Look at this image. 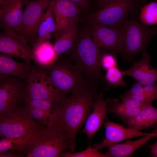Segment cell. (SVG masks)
Instances as JSON below:
<instances>
[{"label":"cell","instance_id":"1","mask_svg":"<svg viewBox=\"0 0 157 157\" xmlns=\"http://www.w3.org/2000/svg\"><path fill=\"white\" fill-rule=\"evenodd\" d=\"M97 94L94 87L88 85L56 103L60 124L70 141L71 152L75 150L76 135L90 113Z\"/></svg>","mask_w":157,"mask_h":157},{"label":"cell","instance_id":"2","mask_svg":"<svg viewBox=\"0 0 157 157\" xmlns=\"http://www.w3.org/2000/svg\"><path fill=\"white\" fill-rule=\"evenodd\" d=\"M70 145L69 138L61 125L46 126L31 138L24 154L27 157H59Z\"/></svg>","mask_w":157,"mask_h":157},{"label":"cell","instance_id":"3","mask_svg":"<svg viewBox=\"0 0 157 157\" xmlns=\"http://www.w3.org/2000/svg\"><path fill=\"white\" fill-rule=\"evenodd\" d=\"M89 31L83 33L72 48L68 59L80 70L89 85L100 79V49L94 42Z\"/></svg>","mask_w":157,"mask_h":157},{"label":"cell","instance_id":"4","mask_svg":"<svg viewBox=\"0 0 157 157\" xmlns=\"http://www.w3.org/2000/svg\"><path fill=\"white\" fill-rule=\"evenodd\" d=\"M45 69L52 85L66 97L90 85L75 65L60 56Z\"/></svg>","mask_w":157,"mask_h":157},{"label":"cell","instance_id":"5","mask_svg":"<svg viewBox=\"0 0 157 157\" xmlns=\"http://www.w3.org/2000/svg\"><path fill=\"white\" fill-rule=\"evenodd\" d=\"M122 26L121 53L127 60H131L138 53L145 50L152 38L157 33V26L145 25L134 17L126 20Z\"/></svg>","mask_w":157,"mask_h":157},{"label":"cell","instance_id":"6","mask_svg":"<svg viewBox=\"0 0 157 157\" xmlns=\"http://www.w3.org/2000/svg\"><path fill=\"white\" fill-rule=\"evenodd\" d=\"M31 117L24 108L18 106L0 116V135L2 139L31 137L44 127Z\"/></svg>","mask_w":157,"mask_h":157},{"label":"cell","instance_id":"7","mask_svg":"<svg viewBox=\"0 0 157 157\" xmlns=\"http://www.w3.org/2000/svg\"><path fill=\"white\" fill-rule=\"evenodd\" d=\"M139 1L142 2L141 0H116L93 14L90 20L93 24L121 27L137 8Z\"/></svg>","mask_w":157,"mask_h":157},{"label":"cell","instance_id":"8","mask_svg":"<svg viewBox=\"0 0 157 157\" xmlns=\"http://www.w3.org/2000/svg\"><path fill=\"white\" fill-rule=\"evenodd\" d=\"M26 83L24 99H40L58 103L66 97L52 85L45 69L39 67L33 68Z\"/></svg>","mask_w":157,"mask_h":157},{"label":"cell","instance_id":"9","mask_svg":"<svg viewBox=\"0 0 157 157\" xmlns=\"http://www.w3.org/2000/svg\"><path fill=\"white\" fill-rule=\"evenodd\" d=\"M0 116L18 106L25 97L26 81L9 76L0 75Z\"/></svg>","mask_w":157,"mask_h":157},{"label":"cell","instance_id":"10","mask_svg":"<svg viewBox=\"0 0 157 157\" xmlns=\"http://www.w3.org/2000/svg\"><path fill=\"white\" fill-rule=\"evenodd\" d=\"M51 0H35L28 1L23 13L21 35L28 43L35 42L38 30L45 10Z\"/></svg>","mask_w":157,"mask_h":157},{"label":"cell","instance_id":"11","mask_svg":"<svg viewBox=\"0 0 157 157\" xmlns=\"http://www.w3.org/2000/svg\"><path fill=\"white\" fill-rule=\"evenodd\" d=\"M0 34L1 53L20 58L30 63L32 60V50L25 39L13 31L3 29Z\"/></svg>","mask_w":157,"mask_h":157},{"label":"cell","instance_id":"12","mask_svg":"<svg viewBox=\"0 0 157 157\" xmlns=\"http://www.w3.org/2000/svg\"><path fill=\"white\" fill-rule=\"evenodd\" d=\"M92 39L100 49L113 53H121L122 28L93 24L89 31Z\"/></svg>","mask_w":157,"mask_h":157},{"label":"cell","instance_id":"13","mask_svg":"<svg viewBox=\"0 0 157 157\" xmlns=\"http://www.w3.org/2000/svg\"><path fill=\"white\" fill-rule=\"evenodd\" d=\"M24 101L25 110L33 119L46 126L60 125L56 103L31 99Z\"/></svg>","mask_w":157,"mask_h":157},{"label":"cell","instance_id":"14","mask_svg":"<svg viewBox=\"0 0 157 157\" xmlns=\"http://www.w3.org/2000/svg\"><path fill=\"white\" fill-rule=\"evenodd\" d=\"M105 120L104 123L105 129L104 138L101 142L92 145L93 147L98 150L126 140L137 137H142L151 133L126 127L111 121L107 117Z\"/></svg>","mask_w":157,"mask_h":157},{"label":"cell","instance_id":"15","mask_svg":"<svg viewBox=\"0 0 157 157\" xmlns=\"http://www.w3.org/2000/svg\"><path fill=\"white\" fill-rule=\"evenodd\" d=\"M26 0H8L0 6L1 27L10 29L21 35L23 7Z\"/></svg>","mask_w":157,"mask_h":157},{"label":"cell","instance_id":"16","mask_svg":"<svg viewBox=\"0 0 157 157\" xmlns=\"http://www.w3.org/2000/svg\"><path fill=\"white\" fill-rule=\"evenodd\" d=\"M150 57L145 50L143 51L139 61L134 62L129 69L122 71L123 75L131 77L143 85L156 83L157 81V70L151 65Z\"/></svg>","mask_w":157,"mask_h":157},{"label":"cell","instance_id":"17","mask_svg":"<svg viewBox=\"0 0 157 157\" xmlns=\"http://www.w3.org/2000/svg\"><path fill=\"white\" fill-rule=\"evenodd\" d=\"M93 111L88 117L82 132L86 134L90 140L102 125L107 117V103L103 94H97L92 105Z\"/></svg>","mask_w":157,"mask_h":157},{"label":"cell","instance_id":"18","mask_svg":"<svg viewBox=\"0 0 157 157\" xmlns=\"http://www.w3.org/2000/svg\"><path fill=\"white\" fill-rule=\"evenodd\" d=\"M32 68L30 63L18 62L9 56L0 54V75L11 76L26 81Z\"/></svg>","mask_w":157,"mask_h":157},{"label":"cell","instance_id":"19","mask_svg":"<svg viewBox=\"0 0 157 157\" xmlns=\"http://www.w3.org/2000/svg\"><path fill=\"white\" fill-rule=\"evenodd\" d=\"M157 137V128L150 134L136 140L109 145L107 147L108 151L105 154L106 157H131L137 150L151 139Z\"/></svg>","mask_w":157,"mask_h":157},{"label":"cell","instance_id":"20","mask_svg":"<svg viewBox=\"0 0 157 157\" xmlns=\"http://www.w3.org/2000/svg\"><path fill=\"white\" fill-rule=\"evenodd\" d=\"M32 60L38 67L45 69L56 59L58 56L53 45L49 41H44L33 44Z\"/></svg>","mask_w":157,"mask_h":157},{"label":"cell","instance_id":"21","mask_svg":"<svg viewBox=\"0 0 157 157\" xmlns=\"http://www.w3.org/2000/svg\"><path fill=\"white\" fill-rule=\"evenodd\" d=\"M128 127L141 130L157 124V108L149 105L133 117L123 122Z\"/></svg>","mask_w":157,"mask_h":157},{"label":"cell","instance_id":"22","mask_svg":"<svg viewBox=\"0 0 157 157\" xmlns=\"http://www.w3.org/2000/svg\"><path fill=\"white\" fill-rule=\"evenodd\" d=\"M77 35L76 23L56 36L53 46L58 57L72 48L77 39Z\"/></svg>","mask_w":157,"mask_h":157},{"label":"cell","instance_id":"23","mask_svg":"<svg viewBox=\"0 0 157 157\" xmlns=\"http://www.w3.org/2000/svg\"><path fill=\"white\" fill-rule=\"evenodd\" d=\"M55 18L65 17L77 22L79 7L70 0H51Z\"/></svg>","mask_w":157,"mask_h":157},{"label":"cell","instance_id":"24","mask_svg":"<svg viewBox=\"0 0 157 157\" xmlns=\"http://www.w3.org/2000/svg\"><path fill=\"white\" fill-rule=\"evenodd\" d=\"M106 100L108 112L115 115L123 122L133 117L144 108H129L124 106L118 100L115 98H109Z\"/></svg>","mask_w":157,"mask_h":157},{"label":"cell","instance_id":"25","mask_svg":"<svg viewBox=\"0 0 157 157\" xmlns=\"http://www.w3.org/2000/svg\"><path fill=\"white\" fill-rule=\"evenodd\" d=\"M138 19L141 23L147 26L157 24V2L152 1L141 8Z\"/></svg>","mask_w":157,"mask_h":157},{"label":"cell","instance_id":"26","mask_svg":"<svg viewBox=\"0 0 157 157\" xmlns=\"http://www.w3.org/2000/svg\"><path fill=\"white\" fill-rule=\"evenodd\" d=\"M32 137L23 139L2 138L0 141V153L8 150L24 151Z\"/></svg>","mask_w":157,"mask_h":157},{"label":"cell","instance_id":"27","mask_svg":"<svg viewBox=\"0 0 157 157\" xmlns=\"http://www.w3.org/2000/svg\"><path fill=\"white\" fill-rule=\"evenodd\" d=\"M122 71L117 66L111 67L107 70L104 76L105 80L110 85L113 87L125 86L126 83L123 78Z\"/></svg>","mask_w":157,"mask_h":157},{"label":"cell","instance_id":"28","mask_svg":"<svg viewBox=\"0 0 157 157\" xmlns=\"http://www.w3.org/2000/svg\"><path fill=\"white\" fill-rule=\"evenodd\" d=\"M99 150L90 145L86 149L76 153L66 152L61 156L64 157H106L105 154H103Z\"/></svg>","mask_w":157,"mask_h":157},{"label":"cell","instance_id":"29","mask_svg":"<svg viewBox=\"0 0 157 157\" xmlns=\"http://www.w3.org/2000/svg\"><path fill=\"white\" fill-rule=\"evenodd\" d=\"M53 5L50 1L45 13H44L43 18L47 24L48 30L47 35L51 36V34L54 33L56 29L55 24L53 16Z\"/></svg>","mask_w":157,"mask_h":157},{"label":"cell","instance_id":"30","mask_svg":"<svg viewBox=\"0 0 157 157\" xmlns=\"http://www.w3.org/2000/svg\"><path fill=\"white\" fill-rule=\"evenodd\" d=\"M100 63L101 67L106 70L113 67L117 66V65L115 56L108 53L101 55Z\"/></svg>","mask_w":157,"mask_h":157},{"label":"cell","instance_id":"31","mask_svg":"<svg viewBox=\"0 0 157 157\" xmlns=\"http://www.w3.org/2000/svg\"><path fill=\"white\" fill-rule=\"evenodd\" d=\"M121 103L124 106L131 108H144L147 106L152 104L151 102H144L139 101L130 98L121 99Z\"/></svg>","mask_w":157,"mask_h":157},{"label":"cell","instance_id":"32","mask_svg":"<svg viewBox=\"0 0 157 157\" xmlns=\"http://www.w3.org/2000/svg\"><path fill=\"white\" fill-rule=\"evenodd\" d=\"M47 34L48 30L47 24L43 17L38 28L37 37L33 43L47 41Z\"/></svg>","mask_w":157,"mask_h":157},{"label":"cell","instance_id":"33","mask_svg":"<svg viewBox=\"0 0 157 157\" xmlns=\"http://www.w3.org/2000/svg\"><path fill=\"white\" fill-rule=\"evenodd\" d=\"M23 154L21 153L14 152L13 151L8 152L7 151L0 153V157H21Z\"/></svg>","mask_w":157,"mask_h":157},{"label":"cell","instance_id":"34","mask_svg":"<svg viewBox=\"0 0 157 157\" xmlns=\"http://www.w3.org/2000/svg\"><path fill=\"white\" fill-rule=\"evenodd\" d=\"M83 9H85L88 6V0H70Z\"/></svg>","mask_w":157,"mask_h":157},{"label":"cell","instance_id":"35","mask_svg":"<svg viewBox=\"0 0 157 157\" xmlns=\"http://www.w3.org/2000/svg\"><path fill=\"white\" fill-rule=\"evenodd\" d=\"M151 153L154 157H157V141L150 146Z\"/></svg>","mask_w":157,"mask_h":157},{"label":"cell","instance_id":"36","mask_svg":"<svg viewBox=\"0 0 157 157\" xmlns=\"http://www.w3.org/2000/svg\"><path fill=\"white\" fill-rule=\"evenodd\" d=\"M116 0H97L98 4L102 7Z\"/></svg>","mask_w":157,"mask_h":157},{"label":"cell","instance_id":"37","mask_svg":"<svg viewBox=\"0 0 157 157\" xmlns=\"http://www.w3.org/2000/svg\"><path fill=\"white\" fill-rule=\"evenodd\" d=\"M8 0H0V6L3 4Z\"/></svg>","mask_w":157,"mask_h":157},{"label":"cell","instance_id":"38","mask_svg":"<svg viewBox=\"0 0 157 157\" xmlns=\"http://www.w3.org/2000/svg\"><path fill=\"white\" fill-rule=\"evenodd\" d=\"M142 1V2L143 3H144V2H145L147 0H141Z\"/></svg>","mask_w":157,"mask_h":157},{"label":"cell","instance_id":"39","mask_svg":"<svg viewBox=\"0 0 157 157\" xmlns=\"http://www.w3.org/2000/svg\"><path fill=\"white\" fill-rule=\"evenodd\" d=\"M28 0H26V2H27V1H28Z\"/></svg>","mask_w":157,"mask_h":157},{"label":"cell","instance_id":"40","mask_svg":"<svg viewBox=\"0 0 157 157\" xmlns=\"http://www.w3.org/2000/svg\"><path fill=\"white\" fill-rule=\"evenodd\" d=\"M155 1H157V0H155Z\"/></svg>","mask_w":157,"mask_h":157},{"label":"cell","instance_id":"41","mask_svg":"<svg viewBox=\"0 0 157 157\" xmlns=\"http://www.w3.org/2000/svg\"><path fill=\"white\" fill-rule=\"evenodd\" d=\"M157 70V69H156Z\"/></svg>","mask_w":157,"mask_h":157}]
</instances>
